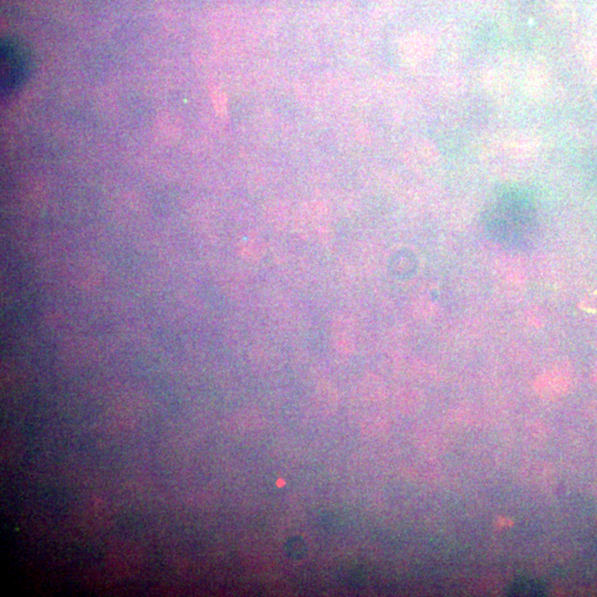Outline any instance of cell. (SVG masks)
<instances>
[{"label":"cell","mask_w":597,"mask_h":597,"mask_svg":"<svg viewBox=\"0 0 597 597\" xmlns=\"http://www.w3.org/2000/svg\"><path fill=\"white\" fill-rule=\"evenodd\" d=\"M32 59L23 42L5 39L0 48V83L3 95L12 94L21 88L31 73Z\"/></svg>","instance_id":"cell-1"},{"label":"cell","mask_w":597,"mask_h":597,"mask_svg":"<svg viewBox=\"0 0 597 597\" xmlns=\"http://www.w3.org/2000/svg\"><path fill=\"white\" fill-rule=\"evenodd\" d=\"M542 589L540 584L533 583L532 580H520L511 585L509 593L512 595H539Z\"/></svg>","instance_id":"cell-2"}]
</instances>
